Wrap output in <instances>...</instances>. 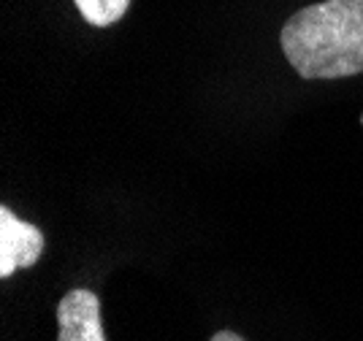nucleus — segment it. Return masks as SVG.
Listing matches in <instances>:
<instances>
[{
    "label": "nucleus",
    "instance_id": "39448f33",
    "mask_svg": "<svg viewBox=\"0 0 363 341\" xmlns=\"http://www.w3.org/2000/svg\"><path fill=\"white\" fill-rule=\"evenodd\" d=\"M209 341H244L239 333H233V330H217Z\"/></svg>",
    "mask_w": 363,
    "mask_h": 341
},
{
    "label": "nucleus",
    "instance_id": "20e7f679",
    "mask_svg": "<svg viewBox=\"0 0 363 341\" xmlns=\"http://www.w3.org/2000/svg\"><path fill=\"white\" fill-rule=\"evenodd\" d=\"M76 11L92 28H111L130 9V0H74Z\"/></svg>",
    "mask_w": 363,
    "mask_h": 341
},
{
    "label": "nucleus",
    "instance_id": "423d86ee",
    "mask_svg": "<svg viewBox=\"0 0 363 341\" xmlns=\"http://www.w3.org/2000/svg\"><path fill=\"white\" fill-rule=\"evenodd\" d=\"M361 125H363V114H361Z\"/></svg>",
    "mask_w": 363,
    "mask_h": 341
},
{
    "label": "nucleus",
    "instance_id": "f257e3e1",
    "mask_svg": "<svg viewBox=\"0 0 363 341\" xmlns=\"http://www.w3.org/2000/svg\"><path fill=\"white\" fill-rule=\"evenodd\" d=\"M279 46L301 79L363 74V0H323L282 25Z\"/></svg>",
    "mask_w": 363,
    "mask_h": 341
},
{
    "label": "nucleus",
    "instance_id": "f03ea898",
    "mask_svg": "<svg viewBox=\"0 0 363 341\" xmlns=\"http://www.w3.org/2000/svg\"><path fill=\"white\" fill-rule=\"evenodd\" d=\"M44 247L38 225L25 223L9 206H0V279H9L19 268L35 266Z\"/></svg>",
    "mask_w": 363,
    "mask_h": 341
},
{
    "label": "nucleus",
    "instance_id": "7ed1b4c3",
    "mask_svg": "<svg viewBox=\"0 0 363 341\" xmlns=\"http://www.w3.org/2000/svg\"><path fill=\"white\" fill-rule=\"evenodd\" d=\"M57 341H106L101 301L92 290L76 287L57 303Z\"/></svg>",
    "mask_w": 363,
    "mask_h": 341
}]
</instances>
